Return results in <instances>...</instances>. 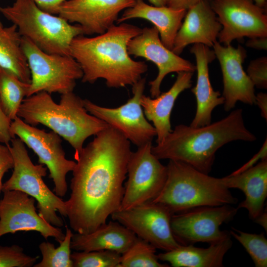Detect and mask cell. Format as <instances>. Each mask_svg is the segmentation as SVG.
<instances>
[{
    "instance_id": "1",
    "label": "cell",
    "mask_w": 267,
    "mask_h": 267,
    "mask_svg": "<svg viewBox=\"0 0 267 267\" xmlns=\"http://www.w3.org/2000/svg\"><path fill=\"white\" fill-rule=\"evenodd\" d=\"M75 159L66 217L76 233L87 234L120 208L132 153L130 141L111 127L100 132Z\"/></svg>"
},
{
    "instance_id": "2",
    "label": "cell",
    "mask_w": 267,
    "mask_h": 267,
    "mask_svg": "<svg viewBox=\"0 0 267 267\" xmlns=\"http://www.w3.org/2000/svg\"><path fill=\"white\" fill-rule=\"evenodd\" d=\"M141 30L123 22L95 37L81 35L74 38L70 54L82 70V81L93 84L103 79L109 88H119L133 86L140 80L148 66L145 62L132 59L127 46L129 41Z\"/></svg>"
},
{
    "instance_id": "3",
    "label": "cell",
    "mask_w": 267,
    "mask_h": 267,
    "mask_svg": "<svg viewBox=\"0 0 267 267\" xmlns=\"http://www.w3.org/2000/svg\"><path fill=\"white\" fill-rule=\"evenodd\" d=\"M256 139L245 125L242 109H237L205 126L177 125L161 142L152 146L151 151L159 160L180 161L209 174L220 147L234 140L252 142Z\"/></svg>"
},
{
    "instance_id": "4",
    "label": "cell",
    "mask_w": 267,
    "mask_h": 267,
    "mask_svg": "<svg viewBox=\"0 0 267 267\" xmlns=\"http://www.w3.org/2000/svg\"><path fill=\"white\" fill-rule=\"evenodd\" d=\"M17 116L33 126L44 125L63 138L74 149L75 159L82 151L86 139L109 127L89 114L83 99L73 91L62 94L58 104L45 91L27 96Z\"/></svg>"
},
{
    "instance_id": "5",
    "label": "cell",
    "mask_w": 267,
    "mask_h": 267,
    "mask_svg": "<svg viewBox=\"0 0 267 267\" xmlns=\"http://www.w3.org/2000/svg\"><path fill=\"white\" fill-rule=\"evenodd\" d=\"M166 166L164 185L152 202L166 207L173 215L198 207L237 203L222 178L210 176L180 161L169 160Z\"/></svg>"
},
{
    "instance_id": "6",
    "label": "cell",
    "mask_w": 267,
    "mask_h": 267,
    "mask_svg": "<svg viewBox=\"0 0 267 267\" xmlns=\"http://www.w3.org/2000/svg\"><path fill=\"white\" fill-rule=\"evenodd\" d=\"M0 12L22 37L48 53L70 56L72 40L83 35L79 25L43 10L33 0H15L10 6L0 7Z\"/></svg>"
},
{
    "instance_id": "7",
    "label": "cell",
    "mask_w": 267,
    "mask_h": 267,
    "mask_svg": "<svg viewBox=\"0 0 267 267\" xmlns=\"http://www.w3.org/2000/svg\"><path fill=\"white\" fill-rule=\"evenodd\" d=\"M25 145L20 138L15 137L8 145L13 160V171L2 183L1 191L17 190L27 193L37 202L40 216L51 225L62 227L63 221L56 212L66 217L65 201L44 183L43 178L46 175L47 168L32 162Z\"/></svg>"
},
{
    "instance_id": "8",
    "label": "cell",
    "mask_w": 267,
    "mask_h": 267,
    "mask_svg": "<svg viewBox=\"0 0 267 267\" xmlns=\"http://www.w3.org/2000/svg\"><path fill=\"white\" fill-rule=\"evenodd\" d=\"M21 45L31 73L27 96L41 91L61 94L73 91L77 80L83 76L74 58L46 53L24 37Z\"/></svg>"
},
{
    "instance_id": "9",
    "label": "cell",
    "mask_w": 267,
    "mask_h": 267,
    "mask_svg": "<svg viewBox=\"0 0 267 267\" xmlns=\"http://www.w3.org/2000/svg\"><path fill=\"white\" fill-rule=\"evenodd\" d=\"M10 134L12 138L17 136L35 152L39 163L49 170L55 193L64 196L68 190L67 174L73 171L76 163L66 158L61 137L52 131L46 132L30 125L18 116L11 121Z\"/></svg>"
},
{
    "instance_id": "10",
    "label": "cell",
    "mask_w": 267,
    "mask_h": 267,
    "mask_svg": "<svg viewBox=\"0 0 267 267\" xmlns=\"http://www.w3.org/2000/svg\"><path fill=\"white\" fill-rule=\"evenodd\" d=\"M152 142H149L132 152L127 166L128 179L119 210L152 202L163 188L167 178V166L152 153Z\"/></svg>"
},
{
    "instance_id": "11",
    "label": "cell",
    "mask_w": 267,
    "mask_h": 267,
    "mask_svg": "<svg viewBox=\"0 0 267 267\" xmlns=\"http://www.w3.org/2000/svg\"><path fill=\"white\" fill-rule=\"evenodd\" d=\"M146 78H141L132 86L133 96L116 108H108L84 99V107L90 114L106 122L137 147L152 142L156 136L155 129L146 118L140 104Z\"/></svg>"
},
{
    "instance_id": "12",
    "label": "cell",
    "mask_w": 267,
    "mask_h": 267,
    "mask_svg": "<svg viewBox=\"0 0 267 267\" xmlns=\"http://www.w3.org/2000/svg\"><path fill=\"white\" fill-rule=\"evenodd\" d=\"M237 211V208L225 204L198 207L175 214L171 218L172 231L181 245L215 243L230 235L220 227L231 220Z\"/></svg>"
},
{
    "instance_id": "13",
    "label": "cell",
    "mask_w": 267,
    "mask_h": 267,
    "mask_svg": "<svg viewBox=\"0 0 267 267\" xmlns=\"http://www.w3.org/2000/svg\"><path fill=\"white\" fill-rule=\"evenodd\" d=\"M172 215L164 206L149 202L127 210H118L111 217L156 249L169 251L181 245L172 231Z\"/></svg>"
},
{
    "instance_id": "14",
    "label": "cell",
    "mask_w": 267,
    "mask_h": 267,
    "mask_svg": "<svg viewBox=\"0 0 267 267\" xmlns=\"http://www.w3.org/2000/svg\"><path fill=\"white\" fill-rule=\"evenodd\" d=\"M210 4L222 26L218 38L221 44L245 37H267L265 9L253 0H212Z\"/></svg>"
},
{
    "instance_id": "15",
    "label": "cell",
    "mask_w": 267,
    "mask_h": 267,
    "mask_svg": "<svg viewBox=\"0 0 267 267\" xmlns=\"http://www.w3.org/2000/svg\"><path fill=\"white\" fill-rule=\"evenodd\" d=\"M3 192L0 200V237L17 231H35L45 239L51 237L59 243L62 241L65 234L39 215L35 198L17 190Z\"/></svg>"
},
{
    "instance_id": "16",
    "label": "cell",
    "mask_w": 267,
    "mask_h": 267,
    "mask_svg": "<svg viewBox=\"0 0 267 267\" xmlns=\"http://www.w3.org/2000/svg\"><path fill=\"white\" fill-rule=\"evenodd\" d=\"M129 55L141 57L154 63L158 69L156 78L150 81V93L152 98L161 92L160 87L164 78L173 72H194L196 65L175 53L162 43L155 26L145 27L141 33L132 39L127 46Z\"/></svg>"
},
{
    "instance_id": "17",
    "label": "cell",
    "mask_w": 267,
    "mask_h": 267,
    "mask_svg": "<svg viewBox=\"0 0 267 267\" xmlns=\"http://www.w3.org/2000/svg\"><path fill=\"white\" fill-rule=\"evenodd\" d=\"M135 0H67L58 7V15L76 23L83 35L101 34L114 25L119 14L134 5Z\"/></svg>"
},
{
    "instance_id": "18",
    "label": "cell",
    "mask_w": 267,
    "mask_h": 267,
    "mask_svg": "<svg viewBox=\"0 0 267 267\" xmlns=\"http://www.w3.org/2000/svg\"><path fill=\"white\" fill-rule=\"evenodd\" d=\"M213 47L222 75L224 110L233 109L237 101L255 104V87L242 66L246 57L245 48L240 45L236 48L231 44L222 45L218 41Z\"/></svg>"
},
{
    "instance_id": "19",
    "label": "cell",
    "mask_w": 267,
    "mask_h": 267,
    "mask_svg": "<svg viewBox=\"0 0 267 267\" xmlns=\"http://www.w3.org/2000/svg\"><path fill=\"white\" fill-rule=\"evenodd\" d=\"M176 36L172 51L180 54L190 44H200L209 47L217 42L222 26L210 3L201 0L189 8Z\"/></svg>"
},
{
    "instance_id": "20",
    "label": "cell",
    "mask_w": 267,
    "mask_h": 267,
    "mask_svg": "<svg viewBox=\"0 0 267 267\" xmlns=\"http://www.w3.org/2000/svg\"><path fill=\"white\" fill-rule=\"evenodd\" d=\"M196 59L197 81L191 89L196 100V111L190 126L198 127L211 123L212 112L217 106L223 104L224 98L219 91L214 90L209 78V64L216 58L213 50L200 44L190 49Z\"/></svg>"
},
{
    "instance_id": "21",
    "label": "cell",
    "mask_w": 267,
    "mask_h": 267,
    "mask_svg": "<svg viewBox=\"0 0 267 267\" xmlns=\"http://www.w3.org/2000/svg\"><path fill=\"white\" fill-rule=\"evenodd\" d=\"M193 74L191 72H179L175 83L167 91L154 98L144 94L141 96L140 104L146 118L152 122L155 129L157 143L161 142L172 132V111L178 95L191 87Z\"/></svg>"
},
{
    "instance_id": "22",
    "label": "cell",
    "mask_w": 267,
    "mask_h": 267,
    "mask_svg": "<svg viewBox=\"0 0 267 267\" xmlns=\"http://www.w3.org/2000/svg\"><path fill=\"white\" fill-rule=\"evenodd\" d=\"M222 180L227 188L243 192L245 198L238 205V210L245 208L252 220L263 213L267 196V159L242 172L222 178Z\"/></svg>"
},
{
    "instance_id": "23",
    "label": "cell",
    "mask_w": 267,
    "mask_h": 267,
    "mask_svg": "<svg viewBox=\"0 0 267 267\" xmlns=\"http://www.w3.org/2000/svg\"><path fill=\"white\" fill-rule=\"evenodd\" d=\"M186 10L175 9L167 5H150L143 0H135L134 5L127 8L117 22L140 18L152 23L158 30L164 45L172 50L175 39L186 14Z\"/></svg>"
},
{
    "instance_id": "24",
    "label": "cell",
    "mask_w": 267,
    "mask_h": 267,
    "mask_svg": "<svg viewBox=\"0 0 267 267\" xmlns=\"http://www.w3.org/2000/svg\"><path fill=\"white\" fill-rule=\"evenodd\" d=\"M137 238L131 230L113 220L101 225L90 233L73 234L71 248L76 251L109 250L122 255Z\"/></svg>"
},
{
    "instance_id": "25",
    "label": "cell",
    "mask_w": 267,
    "mask_h": 267,
    "mask_svg": "<svg viewBox=\"0 0 267 267\" xmlns=\"http://www.w3.org/2000/svg\"><path fill=\"white\" fill-rule=\"evenodd\" d=\"M232 245L230 235L207 248L181 245L157 256L160 261L167 262L174 267H221L223 266L224 255Z\"/></svg>"
},
{
    "instance_id": "26",
    "label": "cell",
    "mask_w": 267,
    "mask_h": 267,
    "mask_svg": "<svg viewBox=\"0 0 267 267\" xmlns=\"http://www.w3.org/2000/svg\"><path fill=\"white\" fill-rule=\"evenodd\" d=\"M22 37L17 27H5L0 20V66L30 83L31 73L21 45Z\"/></svg>"
},
{
    "instance_id": "27",
    "label": "cell",
    "mask_w": 267,
    "mask_h": 267,
    "mask_svg": "<svg viewBox=\"0 0 267 267\" xmlns=\"http://www.w3.org/2000/svg\"><path fill=\"white\" fill-rule=\"evenodd\" d=\"M29 85L0 66V105L11 121L17 116L20 106L27 97Z\"/></svg>"
},
{
    "instance_id": "28",
    "label": "cell",
    "mask_w": 267,
    "mask_h": 267,
    "mask_svg": "<svg viewBox=\"0 0 267 267\" xmlns=\"http://www.w3.org/2000/svg\"><path fill=\"white\" fill-rule=\"evenodd\" d=\"M65 228L64 238L58 247L55 248L53 244L47 241L40 244L42 259L34 267H73L71 258V241L73 233L67 225Z\"/></svg>"
},
{
    "instance_id": "29",
    "label": "cell",
    "mask_w": 267,
    "mask_h": 267,
    "mask_svg": "<svg viewBox=\"0 0 267 267\" xmlns=\"http://www.w3.org/2000/svg\"><path fill=\"white\" fill-rule=\"evenodd\" d=\"M156 248L137 237L129 249L121 255L120 267H168L159 262Z\"/></svg>"
},
{
    "instance_id": "30",
    "label": "cell",
    "mask_w": 267,
    "mask_h": 267,
    "mask_svg": "<svg viewBox=\"0 0 267 267\" xmlns=\"http://www.w3.org/2000/svg\"><path fill=\"white\" fill-rule=\"evenodd\" d=\"M231 236L244 247L256 267L267 266V239L265 234L249 233L232 228Z\"/></svg>"
},
{
    "instance_id": "31",
    "label": "cell",
    "mask_w": 267,
    "mask_h": 267,
    "mask_svg": "<svg viewBox=\"0 0 267 267\" xmlns=\"http://www.w3.org/2000/svg\"><path fill=\"white\" fill-rule=\"evenodd\" d=\"M121 255L109 250L76 251L71 258L73 267H120Z\"/></svg>"
},
{
    "instance_id": "32",
    "label": "cell",
    "mask_w": 267,
    "mask_h": 267,
    "mask_svg": "<svg viewBox=\"0 0 267 267\" xmlns=\"http://www.w3.org/2000/svg\"><path fill=\"white\" fill-rule=\"evenodd\" d=\"M38 258L26 254L18 245H0V267H31Z\"/></svg>"
},
{
    "instance_id": "33",
    "label": "cell",
    "mask_w": 267,
    "mask_h": 267,
    "mask_svg": "<svg viewBox=\"0 0 267 267\" xmlns=\"http://www.w3.org/2000/svg\"><path fill=\"white\" fill-rule=\"evenodd\" d=\"M247 74L254 87L267 89V57H261L251 61L247 68Z\"/></svg>"
},
{
    "instance_id": "34",
    "label": "cell",
    "mask_w": 267,
    "mask_h": 267,
    "mask_svg": "<svg viewBox=\"0 0 267 267\" xmlns=\"http://www.w3.org/2000/svg\"><path fill=\"white\" fill-rule=\"evenodd\" d=\"M13 167V160L8 145L0 143V193L4 175Z\"/></svg>"
},
{
    "instance_id": "35",
    "label": "cell",
    "mask_w": 267,
    "mask_h": 267,
    "mask_svg": "<svg viewBox=\"0 0 267 267\" xmlns=\"http://www.w3.org/2000/svg\"><path fill=\"white\" fill-rule=\"evenodd\" d=\"M11 121L0 105V142L6 145L10 144L12 139L10 134Z\"/></svg>"
},
{
    "instance_id": "36",
    "label": "cell",
    "mask_w": 267,
    "mask_h": 267,
    "mask_svg": "<svg viewBox=\"0 0 267 267\" xmlns=\"http://www.w3.org/2000/svg\"><path fill=\"white\" fill-rule=\"evenodd\" d=\"M267 159V138L265 141L262 147L248 162L243 165L238 169L236 170L230 175H235L241 172H242L250 168L253 167L259 160Z\"/></svg>"
},
{
    "instance_id": "37",
    "label": "cell",
    "mask_w": 267,
    "mask_h": 267,
    "mask_svg": "<svg viewBox=\"0 0 267 267\" xmlns=\"http://www.w3.org/2000/svg\"><path fill=\"white\" fill-rule=\"evenodd\" d=\"M43 10L51 14H58V7L67 0H33Z\"/></svg>"
},
{
    "instance_id": "38",
    "label": "cell",
    "mask_w": 267,
    "mask_h": 267,
    "mask_svg": "<svg viewBox=\"0 0 267 267\" xmlns=\"http://www.w3.org/2000/svg\"><path fill=\"white\" fill-rule=\"evenodd\" d=\"M201 0H166V5L175 9L187 10Z\"/></svg>"
},
{
    "instance_id": "39",
    "label": "cell",
    "mask_w": 267,
    "mask_h": 267,
    "mask_svg": "<svg viewBox=\"0 0 267 267\" xmlns=\"http://www.w3.org/2000/svg\"><path fill=\"white\" fill-rule=\"evenodd\" d=\"M246 45L247 47L258 50H267V37L249 38Z\"/></svg>"
},
{
    "instance_id": "40",
    "label": "cell",
    "mask_w": 267,
    "mask_h": 267,
    "mask_svg": "<svg viewBox=\"0 0 267 267\" xmlns=\"http://www.w3.org/2000/svg\"><path fill=\"white\" fill-rule=\"evenodd\" d=\"M255 104L260 108L261 116L267 121V94L260 92L256 95Z\"/></svg>"
},
{
    "instance_id": "41",
    "label": "cell",
    "mask_w": 267,
    "mask_h": 267,
    "mask_svg": "<svg viewBox=\"0 0 267 267\" xmlns=\"http://www.w3.org/2000/svg\"><path fill=\"white\" fill-rule=\"evenodd\" d=\"M257 223L262 226L267 231V213L265 211L258 216L255 220Z\"/></svg>"
},
{
    "instance_id": "42",
    "label": "cell",
    "mask_w": 267,
    "mask_h": 267,
    "mask_svg": "<svg viewBox=\"0 0 267 267\" xmlns=\"http://www.w3.org/2000/svg\"><path fill=\"white\" fill-rule=\"evenodd\" d=\"M148 1L153 5L157 6H162L166 5V0H148Z\"/></svg>"
},
{
    "instance_id": "43",
    "label": "cell",
    "mask_w": 267,
    "mask_h": 267,
    "mask_svg": "<svg viewBox=\"0 0 267 267\" xmlns=\"http://www.w3.org/2000/svg\"><path fill=\"white\" fill-rule=\"evenodd\" d=\"M253 1L259 7L265 9L266 6L267 0H253Z\"/></svg>"
},
{
    "instance_id": "44",
    "label": "cell",
    "mask_w": 267,
    "mask_h": 267,
    "mask_svg": "<svg viewBox=\"0 0 267 267\" xmlns=\"http://www.w3.org/2000/svg\"><path fill=\"white\" fill-rule=\"evenodd\" d=\"M207 0L208 1H211L212 0Z\"/></svg>"
}]
</instances>
